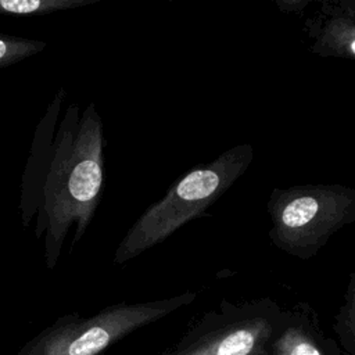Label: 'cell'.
I'll return each instance as SVG.
<instances>
[{
    "label": "cell",
    "mask_w": 355,
    "mask_h": 355,
    "mask_svg": "<svg viewBox=\"0 0 355 355\" xmlns=\"http://www.w3.org/2000/svg\"><path fill=\"white\" fill-rule=\"evenodd\" d=\"M65 94L60 87L40 118L21 182V222L29 227L35 219L47 269L57 266L71 226V247L83 237L104 190L103 119L94 103L83 111L71 103L58 122Z\"/></svg>",
    "instance_id": "6da1fadb"
},
{
    "label": "cell",
    "mask_w": 355,
    "mask_h": 355,
    "mask_svg": "<svg viewBox=\"0 0 355 355\" xmlns=\"http://www.w3.org/2000/svg\"><path fill=\"white\" fill-rule=\"evenodd\" d=\"M251 144H236L211 162L197 165L175 180L165 196L151 204L118 244L112 262L123 265L161 244L178 229L204 214L250 168Z\"/></svg>",
    "instance_id": "7a4b0ae2"
},
{
    "label": "cell",
    "mask_w": 355,
    "mask_h": 355,
    "mask_svg": "<svg viewBox=\"0 0 355 355\" xmlns=\"http://www.w3.org/2000/svg\"><path fill=\"white\" fill-rule=\"evenodd\" d=\"M269 239L283 252L308 261L343 227L355 222V187L300 184L276 187L268 200Z\"/></svg>",
    "instance_id": "3957f363"
},
{
    "label": "cell",
    "mask_w": 355,
    "mask_h": 355,
    "mask_svg": "<svg viewBox=\"0 0 355 355\" xmlns=\"http://www.w3.org/2000/svg\"><path fill=\"white\" fill-rule=\"evenodd\" d=\"M197 293L108 305L92 316L61 315L28 340L15 355H100L130 333L190 305Z\"/></svg>",
    "instance_id": "277c9868"
},
{
    "label": "cell",
    "mask_w": 355,
    "mask_h": 355,
    "mask_svg": "<svg viewBox=\"0 0 355 355\" xmlns=\"http://www.w3.org/2000/svg\"><path fill=\"white\" fill-rule=\"evenodd\" d=\"M284 312L269 297L241 302L222 300L157 355H269Z\"/></svg>",
    "instance_id": "5b68a950"
},
{
    "label": "cell",
    "mask_w": 355,
    "mask_h": 355,
    "mask_svg": "<svg viewBox=\"0 0 355 355\" xmlns=\"http://www.w3.org/2000/svg\"><path fill=\"white\" fill-rule=\"evenodd\" d=\"M302 31L312 54L355 61V0L316 1Z\"/></svg>",
    "instance_id": "8992f818"
},
{
    "label": "cell",
    "mask_w": 355,
    "mask_h": 355,
    "mask_svg": "<svg viewBox=\"0 0 355 355\" xmlns=\"http://www.w3.org/2000/svg\"><path fill=\"white\" fill-rule=\"evenodd\" d=\"M269 352L270 355H341L336 338L324 334L318 313L306 302H297L286 309Z\"/></svg>",
    "instance_id": "52a82bcc"
},
{
    "label": "cell",
    "mask_w": 355,
    "mask_h": 355,
    "mask_svg": "<svg viewBox=\"0 0 355 355\" xmlns=\"http://www.w3.org/2000/svg\"><path fill=\"white\" fill-rule=\"evenodd\" d=\"M336 341L347 355H355V270L349 273L343 302L333 319Z\"/></svg>",
    "instance_id": "ba28073f"
},
{
    "label": "cell",
    "mask_w": 355,
    "mask_h": 355,
    "mask_svg": "<svg viewBox=\"0 0 355 355\" xmlns=\"http://www.w3.org/2000/svg\"><path fill=\"white\" fill-rule=\"evenodd\" d=\"M100 0H0V15L40 17L96 4Z\"/></svg>",
    "instance_id": "9c48e42d"
},
{
    "label": "cell",
    "mask_w": 355,
    "mask_h": 355,
    "mask_svg": "<svg viewBox=\"0 0 355 355\" xmlns=\"http://www.w3.org/2000/svg\"><path fill=\"white\" fill-rule=\"evenodd\" d=\"M49 46L44 40L0 32V69L12 67L26 58L37 55Z\"/></svg>",
    "instance_id": "30bf717a"
},
{
    "label": "cell",
    "mask_w": 355,
    "mask_h": 355,
    "mask_svg": "<svg viewBox=\"0 0 355 355\" xmlns=\"http://www.w3.org/2000/svg\"><path fill=\"white\" fill-rule=\"evenodd\" d=\"M275 3L279 7V10L283 12L301 14L313 1L312 0H276Z\"/></svg>",
    "instance_id": "8fae6325"
},
{
    "label": "cell",
    "mask_w": 355,
    "mask_h": 355,
    "mask_svg": "<svg viewBox=\"0 0 355 355\" xmlns=\"http://www.w3.org/2000/svg\"><path fill=\"white\" fill-rule=\"evenodd\" d=\"M269 355H270V354H269Z\"/></svg>",
    "instance_id": "7c38bea8"
}]
</instances>
